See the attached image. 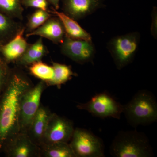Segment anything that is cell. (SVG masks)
I'll list each match as a JSON object with an SVG mask.
<instances>
[{"label": "cell", "instance_id": "6da1fadb", "mask_svg": "<svg viewBox=\"0 0 157 157\" xmlns=\"http://www.w3.org/2000/svg\"><path fill=\"white\" fill-rule=\"evenodd\" d=\"M33 86L31 79L18 67L12 68L8 82L0 98V153L20 133L21 99Z\"/></svg>", "mask_w": 157, "mask_h": 157}, {"label": "cell", "instance_id": "7a4b0ae2", "mask_svg": "<svg viewBox=\"0 0 157 157\" xmlns=\"http://www.w3.org/2000/svg\"><path fill=\"white\" fill-rule=\"evenodd\" d=\"M123 113L132 127L146 126L157 121V102L155 97L147 90H140L132 100L123 105Z\"/></svg>", "mask_w": 157, "mask_h": 157}, {"label": "cell", "instance_id": "3957f363", "mask_svg": "<svg viewBox=\"0 0 157 157\" xmlns=\"http://www.w3.org/2000/svg\"><path fill=\"white\" fill-rule=\"evenodd\" d=\"M109 153L115 157H151L152 148L148 138L136 130L121 131L109 147Z\"/></svg>", "mask_w": 157, "mask_h": 157}, {"label": "cell", "instance_id": "277c9868", "mask_svg": "<svg viewBox=\"0 0 157 157\" xmlns=\"http://www.w3.org/2000/svg\"><path fill=\"white\" fill-rule=\"evenodd\" d=\"M140 39L138 32H132L116 36L107 43V49L117 69L121 70L133 61L138 50Z\"/></svg>", "mask_w": 157, "mask_h": 157}, {"label": "cell", "instance_id": "5b68a950", "mask_svg": "<svg viewBox=\"0 0 157 157\" xmlns=\"http://www.w3.org/2000/svg\"><path fill=\"white\" fill-rule=\"evenodd\" d=\"M76 107L87 111L94 116L102 119L113 118L120 119L123 110V105L107 92L97 94L87 102L78 103Z\"/></svg>", "mask_w": 157, "mask_h": 157}, {"label": "cell", "instance_id": "8992f818", "mask_svg": "<svg viewBox=\"0 0 157 157\" xmlns=\"http://www.w3.org/2000/svg\"><path fill=\"white\" fill-rule=\"evenodd\" d=\"M69 144L76 157H104L103 141L86 129L75 128Z\"/></svg>", "mask_w": 157, "mask_h": 157}, {"label": "cell", "instance_id": "52a82bcc", "mask_svg": "<svg viewBox=\"0 0 157 157\" xmlns=\"http://www.w3.org/2000/svg\"><path fill=\"white\" fill-rule=\"evenodd\" d=\"M46 84L41 80L24 93L20 104V133L26 134L29 127L38 111L41 98Z\"/></svg>", "mask_w": 157, "mask_h": 157}, {"label": "cell", "instance_id": "ba28073f", "mask_svg": "<svg viewBox=\"0 0 157 157\" xmlns=\"http://www.w3.org/2000/svg\"><path fill=\"white\" fill-rule=\"evenodd\" d=\"M60 50L63 55L80 64L92 62L96 52L92 40L73 39L67 36L61 43Z\"/></svg>", "mask_w": 157, "mask_h": 157}, {"label": "cell", "instance_id": "9c48e42d", "mask_svg": "<svg viewBox=\"0 0 157 157\" xmlns=\"http://www.w3.org/2000/svg\"><path fill=\"white\" fill-rule=\"evenodd\" d=\"M74 130L72 121L52 113L48 120L42 144L59 142L68 143Z\"/></svg>", "mask_w": 157, "mask_h": 157}, {"label": "cell", "instance_id": "30bf717a", "mask_svg": "<svg viewBox=\"0 0 157 157\" xmlns=\"http://www.w3.org/2000/svg\"><path fill=\"white\" fill-rule=\"evenodd\" d=\"M63 12L76 21L104 7V0H61Z\"/></svg>", "mask_w": 157, "mask_h": 157}, {"label": "cell", "instance_id": "8fae6325", "mask_svg": "<svg viewBox=\"0 0 157 157\" xmlns=\"http://www.w3.org/2000/svg\"><path fill=\"white\" fill-rule=\"evenodd\" d=\"M3 152L8 157H41L40 147L24 133H19L15 136Z\"/></svg>", "mask_w": 157, "mask_h": 157}, {"label": "cell", "instance_id": "7c38bea8", "mask_svg": "<svg viewBox=\"0 0 157 157\" xmlns=\"http://www.w3.org/2000/svg\"><path fill=\"white\" fill-rule=\"evenodd\" d=\"M25 27L23 26L16 36L0 48V56L7 63L15 62L28 48L30 44L24 37Z\"/></svg>", "mask_w": 157, "mask_h": 157}, {"label": "cell", "instance_id": "4fadbf2b", "mask_svg": "<svg viewBox=\"0 0 157 157\" xmlns=\"http://www.w3.org/2000/svg\"><path fill=\"white\" fill-rule=\"evenodd\" d=\"M39 36L48 39L56 44H61L66 36L63 24L56 16L48 18L41 26L31 33H26V37Z\"/></svg>", "mask_w": 157, "mask_h": 157}, {"label": "cell", "instance_id": "5bb4252c", "mask_svg": "<svg viewBox=\"0 0 157 157\" xmlns=\"http://www.w3.org/2000/svg\"><path fill=\"white\" fill-rule=\"evenodd\" d=\"M52 113L48 107L40 105L27 132L30 139L39 147L42 144L47 124Z\"/></svg>", "mask_w": 157, "mask_h": 157}, {"label": "cell", "instance_id": "9a60e30c", "mask_svg": "<svg viewBox=\"0 0 157 157\" xmlns=\"http://www.w3.org/2000/svg\"><path fill=\"white\" fill-rule=\"evenodd\" d=\"M51 13L58 17L64 29L66 36L75 39L91 41V36L82 28L76 21L71 18L64 12H59L52 8Z\"/></svg>", "mask_w": 157, "mask_h": 157}, {"label": "cell", "instance_id": "2e32d148", "mask_svg": "<svg viewBox=\"0 0 157 157\" xmlns=\"http://www.w3.org/2000/svg\"><path fill=\"white\" fill-rule=\"evenodd\" d=\"M48 52V49L44 44L42 38L40 37L33 44H30L25 53L15 63L18 67H27L42 61Z\"/></svg>", "mask_w": 157, "mask_h": 157}, {"label": "cell", "instance_id": "e0dca14e", "mask_svg": "<svg viewBox=\"0 0 157 157\" xmlns=\"http://www.w3.org/2000/svg\"><path fill=\"white\" fill-rule=\"evenodd\" d=\"M41 157H76L67 142L43 144L39 146Z\"/></svg>", "mask_w": 157, "mask_h": 157}, {"label": "cell", "instance_id": "ac0fdd59", "mask_svg": "<svg viewBox=\"0 0 157 157\" xmlns=\"http://www.w3.org/2000/svg\"><path fill=\"white\" fill-rule=\"evenodd\" d=\"M23 26L0 12V42L4 44L14 38Z\"/></svg>", "mask_w": 157, "mask_h": 157}, {"label": "cell", "instance_id": "d6986e66", "mask_svg": "<svg viewBox=\"0 0 157 157\" xmlns=\"http://www.w3.org/2000/svg\"><path fill=\"white\" fill-rule=\"evenodd\" d=\"M52 67L54 70L53 77L47 85L60 86L70 80L72 76H76L71 67L67 65L52 62Z\"/></svg>", "mask_w": 157, "mask_h": 157}, {"label": "cell", "instance_id": "ffe728a7", "mask_svg": "<svg viewBox=\"0 0 157 157\" xmlns=\"http://www.w3.org/2000/svg\"><path fill=\"white\" fill-rule=\"evenodd\" d=\"M22 0H0V12L12 19H23Z\"/></svg>", "mask_w": 157, "mask_h": 157}, {"label": "cell", "instance_id": "44dd1931", "mask_svg": "<svg viewBox=\"0 0 157 157\" xmlns=\"http://www.w3.org/2000/svg\"><path fill=\"white\" fill-rule=\"evenodd\" d=\"M29 70L32 75L45 82L47 84L53 77L54 70L52 66H49L42 61L30 65Z\"/></svg>", "mask_w": 157, "mask_h": 157}, {"label": "cell", "instance_id": "7402d4cb", "mask_svg": "<svg viewBox=\"0 0 157 157\" xmlns=\"http://www.w3.org/2000/svg\"><path fill=\"white\" fill-rule=\"evenodd\" d=\"M52 16L50 11H46L41 9H36L30 15L28 20L25 32L26 33H31L42 25Z\"/></svg>", "mask_w": 157, "mask_h": 157}, {"label": "cell", "instance_id": "603a6c76", "mask_svg": "<svg viewBox=\"0 0 157 157\" xmlns=\"http://www.w3.org/2000/svg\"><path fill=\"white\" fill-rule=\"evenodd\" d=\"M0 56V98L8 82L11 68Z\"/></svg>", "mask_w": 157, "mask_h": 157}, {"label": "cell", "instance_id": "cb8c5ba5", "mask_svg": "<svg viewBox=\"0 0 157 157\" xmlns=\"http://www.w3.org/2000/svg\"><path fill=\"white\" fill-rule=\"evenodd\" d=\"M22 5L26 8H35L46 11L48 10L49 3L47 0H22Z\"/></svg>", "mask_w": 157, "mask_h": 157}, {"label": "cell", "instance_id": "d4e9b609", "mask_svg": "<svg viewBox=\"0 0 157 157\" xmlns=\"http://www.w3.org/2000/svg\"><path fill=\"white\" fill-rule=\"evenodd\" d=\"M152 18L151 26V33L155 39L157 38V8H154L152 11Z\"/></svg>", "mask_w": 157, "mask_h": 157}, {"label": "cell", "instance_id": "484cf974", "mask_svg": "<svg viewBox=\"0 0 157 157\" xmlns=\"http://www.w3.org/2000/svg\"><path fill=\"white\" fill-rule=\"evenodd\" d=\"M49 5L52 6V8L58 10L60 8V3L61 0H47Z\"/></svg>", "mask_w": 157, "mask_h": 157}, {"label": "cell", "instance_id": "4316f807", "mask_svg": "<svg viewBox=\"0 0 157 157\" xmlns=\"http://www.w3.org/2000/svg\"><path fill=\"white\" fill-rule=\"evenodd\" d=\"M2 45H3V44H2L1 42H0V48H1V47H2Z\"/></svg>", "mask_w": 157, "mask_h": 157}]
</instances>
